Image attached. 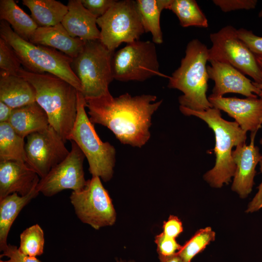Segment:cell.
Instances as JSON below:
<instances>
[{
  "label": "cell",
  "instance_id": "1",
  "mask_svg": "<svg viewBox=\"0 0 262 262\" xmlns=\"http://www.w3.org/2000/svg\"><path fill=\"white\" fill-rule=\"evenodd\" d=\"M156 99L155 95L127 93L114 98L109 93L85 100L93 124L107 127L123 144L141 147L150 137L152 116L163 102Z\"/></svg>",
  "mask_w": 262,
  "mask_h": 262
},
{
  "label": "cell",
  "instance_id": "2",
  "mask_svg": "<svg viewBox=\"0 0 262 262\" xmlns=\"http://www.w3.org/2000/svg\"><path fill=\"white\" fill-rule=\"evenodd\" d=\"M17 75L33 86L36 102L46 113L49 125L65 142L69 140L77 117L78 90L49 73H34L21 67Z\"/></svg>",
  "mask_w": 262,
  "mask_h": 262
},
{
  "label": "cell",
  "instance_id": "3",
  "mask_svg": "<svg viewBox=\"0 0 262 262\" xmlns=\"http://www.w3.org/2000/svg\"><path fill=\"white\" fill-rule=\"evenodd\" d=\"M179 109L185 115L194 116L204 121L214 132L215 164L204 174V180L211 186L216 188L228 184L233 177L236 169L232 156V148L246 143L247 132L235 121L224 119L220 111L215 108L203 111H194L181 106Z\"/></svg>",
  "mask_w": 262,
  "mask_h": 262
},
{
  "label": "cell",
  "instance_id": "4",
  "mask_svg": "<svg viewBox=\"0 0 262 262\" xmlns=\"http://www.w3.org/2000/svg\"><path fill=\"white\" fill-rule=\"evenodd\" d=\"M208 50L198 39L190 41L180 66L169 76L168 87L183 93L178 98L180 106L196 111L213 108L207 97Z\"/></svg>",
  "mask_w": 262,
  "mask_h": 262
},
{
  "label": "cell",
  "instance_id": "5",
  "mask_svg": "<svg viewBox=\"0 0 262 262\" xmlns=\"http://www.w3.org/2000/svg\"><path fill=\"white\" fill-rule=\"evenodd\" d=\"M0 37L11 46L27 71L52 74L82 92L81 82L71 68L72 58L54 49L33 44L22 39L4 20L0 22Z\"/></svg>",
  "mask_w": 262,
  "mask_h": 262
},
{
  "label": "cell",
  "instance_id": "6",
  "mask_svg": "<svg viewBox=\"0 0 262 262\" xmlns=\"http://www.w3.org/2000/svg\"><path fill=\"white\" fill-rule=\"evenodd\" d=\"M85 107V98L78 91L77 117L69 140L74 141L84 154L92 177H98L106 182L113 175L116 150L110 143L100 139L86 114Z\"/></svg>",
  "mask_w": 262,
  "mask_h": 262
},
{
  "label": "cell",
  "instance_id": "7",
  "mask_svg": "<svg viewBox=\"0 0 262 262\" xmlns=\"http://www.w3.org/2000/svg\"><path fill=\"white\" fill-rule=\"evenodd\" d=\"M109 50L100 40L85 41L83 49L72 59L71 68L82 86L85 99L110 93L109 85L114 79Z\"/></svg>",
  "mask_w": 262,
  "mask_h": 262
},
{
  "label": "cell",
  "instance_id": "8",
  "mask_svg": "<svg viewBox=\"0 0 262 262\" xmlns=\"http://www.w3.org/2000/svg\"><path fill=\"white\" fill-rule=\"evenodd\" d=\"M114 79L121 82H142L158 75L169 78L159 71L155 43L135 41L115 51L112 59Z\"/></svg>",
  "mask_w": 262,
  "mask_h": 262
},
{
  "label": "cell",
  "instance_id": "9",
  "mask_svg": "<svg viewBox=\"0 0 262 262\" xmlns=\"http://www.w3.org/2000/svg\"><path fill=\"white\" fill-rule=\"evenodd\" d=\"M97 23L100 28V41L112 52L122 43L138 40L145 33L132 0H116Z\"/></svg>",
  "mask_w": 262,
  "mask_h": 262
},
{
  "label": "cell",
  "instance_id": "10",
  "mask_svg": "<svg viewBox=\"0 0 262 262\" xmlns=\"http://www.w3.org/2000/svg\"><path fill=\"white\" fill-rule=\"evenodd\" d=\"M69 198L76 215L82 223L96 229L115 223L116 213L112 199L98 177H92L82 190L72 191Z\"/></svg>",
  "mask_w": 262,
  "mask_h": 262
},
{
  "label": "cell",
  "instance_id": "11",
  "mask_svg": "<svg viewBox=\"0 0 262 262\" xmlns=\"http://www.w3.org/2000/svg\"><path fill=\"white\" fill-rule=\"evenodd\" d=\"M237 30L227 25L210 34L212 46L208 50V61L228 63L259 83L262 74L256 56L239 38Z\"/></svg>",
  "mask_w": 262,
  "mask_h": 262
},
{
  "label": "cell",
  "instance_id": "12",
  "mask_svg": "<svg viewBox=\"0 0 262 262\" xmlns=\"http://www.w3.org/2000/svg\"><path fill=\"white\" fill-rule=\"evenodd\" d=\"M26 138L25 163L40 178L63 161L69 153L65 146L66 142L50 125L43 130L29 134Z\"/></svg>",
  "mask_w": 262,
  "mask_h": 262
},
{
  "label": "cell",
  "instance_id": "13",
  "mask_svg": "<svg viewBox=\"0 0 262 262\" xmlns=\"http://www.w3.org/2000/svg\"><path fill=\"white\" fill-rule=\"evenodd\" d=\"M67 157L41 178L36 188L39 193L50 197L66 189L79 191L85 186L83 161L85 156L78 145L71 141Z\"/></svg>",
  "mask_w": 262,
  "mask_h": 262
},
{
  "label": "cell",
  "instance_id": "14",
  "mask_svg": "<svg viewBox=\"0 0 262 262\" xmlns=\"http://www.w3.org/2000/svg\"><path fill=\"white\" fill-rule=\"evenodd\" d=\"M213 107L226 113L245 131L257 132L262 126V98L208 97Z\"/></svg>",
  "mask_w": 262,
  "mask_h": 262
},
{
  "label": "cell",
  "instance_id": "15",
  "mask_svg": "<svg viewBox=\"0 0 262 262\" xmlns=\"http://www.w3.org/2000/svg\"><path fill=\"white\" fill-rule=\"evenodd\" d=\"M207 66L209 79L214 82L212 95L223 97L227 93H236L246 98H258L259 89L245 74L226 62L210 61Z\"/></svg>",
  "mask_w": 262,
  "mask_h": 262
},
{
  "label": "cell",
  "instance_id": "16",
  "mask_svg": "<svg viewBox=\"0 0 262 262\" xmlns=\"http://www.w3.org/2000/svg\"><path fill=\"white\" fill-rule=\"evenodd\" d=\"M257 132H251L249 145H239L232 152L236 169L231 190L241 198L246 197L251 192L256 173V167L262 158L259 148L254 143Z\"/></svg>",
  "mask_w": 262,
  "mask_h": 262
},
{
  "label": "cell",
  "instance_id": "17",
  "mask_svg": "<svg viewBox=\"0 0 262 262\" xmlns=\"http://www.w3.org/2000/svg\"><path fill=\"white\" fill-rule=\"evenodd\" d=\"M38 177L25 162H0V199L13 193L28 195L37 187Z\"/></svg>",
  "mask_w": 262,
  "mask_h": 262
},
{
  "label": "cell",
  "instance_id": "18",
  "mask_svg": "<svg viewBox=\"0 0 262 262\" xmlns=\"http://www.w3.org/2000/svg\"><path fill=\"white\" fill-rule=\"evenodd\" d=\"M67 6L68 11L61 24L69 34L84 41L100 40L97 18L83 6L81 0H69Z\"/></svg>",
  "mask_w": 262,
  "mask_h": 262
},
{
  "label": "cell",
  "instance_id": "19",
  "mask_svg": "<svg viewBox=\"0 0 262 262\" xmlns=\"http://www.w3.org/2000/svg\"><path fill=\"white\" fill-rule=\"evenodd\" d=\"M29 42L54 49L72 59L81 52L85 43L79 38L71 37L61 23L38 27Z\"/></svg>",
  "mask_w": 262,
  "mask_h": 262
},
{
  "label": "cell",
  "instance_id": "20",
  "mask_svg": "<svg viewBox=\"0 0 262 262\" xmlns=\"http://www.w3.org/2000/svg\"><path fill=\"white\" fill-rule=\"evenodd\" d=\"M0 101L14 109L36 102L33 86L19 76L0 74Z\"/></svg>",
  "mask_w": 262,
  "mask_h": 262
},
{
  "label": "cell",
  "instance_id": "21",
  "mask_svg": "<svg viewBox=\"0 0 262 262\" xmlns=\"http://www.w3.org/2000/svg\"><path fill=\"white\" fill-rule=\"evenodd\" d=\"M8 122L24 138L49 126L46 113L36 102L13 109Z\"/></svg>",
  "mask_w": 262,
  "mask_h": 262
},
{
  "label": "cell",
  "instance_id": "22",
  "mask_svg": "<svg viewBox=\"0 0 262 262\" xmlns=\"http://www.w3.org/2000/svg\"><path fill=\"white\" fill-rule=\"evenodd\" d=\"M36 187L28 195L21 196L13 193L0 199V250L8 246V233L22 209L39 194Z\"/></svg>",
  "mask_w": 262,
  "mask_h": 262
},
{
  "label": "cell",
  "instance_id": "23",
  "mask_svg": "<svg viewBox=\"0 0 262 262\" xmlns=\"http://www.w3.org/2000/svg\"><path fill=\"white\" fill-rule=\"evenodd\" d=\"M171 0H134L136 10L145 33L150 32L152 42L161 44L163 36L160 26V16L164 9H167Z\"/></svg>",
  "mask_w": 262,
  "mask_h": 262
},
{
  "label": "cell",
  "instance_id": "24",
  "mask_svg": "<svg viewBox=\"0 0 262 262\" xmlns=\"http://www.w3.org/2000/svg\"><path fill=\"white\" fill-rule=\"evenodd\" d=\"M31 12V17L38 27L53 26L61 23L68 7L55 0H23Z\"/></svg>",
  "mask_w": 262,
  "mask_h": 262
},
{
  "label": "cell",
  "instance_id": "25",
  "mask_svg": "<svg viewBox=\"0 0 262 262\" xmlns=\"http://www.w3.org/2000/svg\"><path fill=\"white\" fill-rule=\"evenodd\" d=\"M0 19L6 21L16 33L28 41L38 27L14 0H0Z\"/></svg>",
  "mask_w": 262,
  "mask_h": 262
},
{
  "label": "cell",
  "instance_id": "26",
  "mask_svg": "<svg viewBox=\"0 0 262 262\" xmlns=\"http://www.w3.org/2000/svg\"><path fill=\"white\" fill-rule=\"evenodd\" d=\"M25 144L8 122L0 123V162H26Z\"/></svg>",
  "mask_w": 262,
  "mask_h": 262
},
{
  "label": "cell",
  "instance_id": "27",
  "mask_svg": "<svg viewBox=\"0 0 262 262\" xmlns=\"http://www.w3.org/2000/svg\"><path fill=\"white\" fill-rule=\"evenodd\" d=\"M167 9L176 15L182 27L209 26L206 16L195 0H171Z\"/></svg>",
  "mask_w": 262,
  "mask_h": 262
},
{
  "label": "cell",
  "instance_id": "28",
  "mask_svg": "<svg viewBox=\"0 0 262 262\" xmlns=\"http://www.w3.org/2000/svg\"><path fill=\"white\" fill-rule=\"evenodd\" d=\"M215 238V233L211 227L201 229L182 246L177 254L184 262H191Z\"/></svg>",
  "mask_w": 262,
  "mask_h": 262
},
{
  "label": "cell",
  "instance_id": "29",
  "mask_svg": "<svg viewBox=\"0 0 262 262\" xmlns=\"http://www.w3.org/2000/svg\"><path fill=\"white\" fill-rule=\"evenodd\" d=\"M44 245V231L37 224L27 228L20 235L18 249L26 255L36 257L42 255Z\"/></svg>",
  "mask_w": 262,
  "mask_h": 262
},
{
  "label": "cell",
  "instance_id": "30",
  "mask_svg": "<svg viewBox=\"0 0 262 262\" xmlns=\"http://www.w3.org/2000/svg\"><path fill=\"white\" fill-rule=\"evenodd\" d=\"M21 65L13 48L0 37V74L18 76Z\"/></svg>",
  "mask_w": 262,
  "mask_h": 262
},
{
  "label": "cell",
  "instance_id": "31",
  "mask_svg": "<svg viewBox=\"0 0 262 262\" xmlns=\"http://www.w3.org/2000/svg\"><path fill=\"white\" fill-rule=\"evenodd\" d=\"M159 259L172 256L180 251L182 246L176 239L166 236L163 232L155 237Z\"/></svg>",
  "mask_w": 262,
  "mask_h": 262
},
{
  "label": "cell",
  "instance_id": "32",
  "mask_svg": "<svg viewBox=\"0 0 262 262\" xmlns=\"http://www.w3.org/2000/svg\"><path fill=\"white\" fill-rule=\"evenodd\" d=\"M239 38L256 56L262 58V37L255 35L252 31L244 28L237 29Z\"/></svg>",
  "mask_w": 262,
  "mask_h": 262
},
{
  "label": "cell",
  "instance_id": "33",
  "mask_svg": "<svg viewBox=\"0 0 262 262\" xmlns=\"http://www.w3.org/2000/svg\"><path fill=\"white\" fill-rule=\"evenodd\" d=\"M213 3L224 12L237 10H251L257 5V0H213Z\"/></svg>",
  "mask_w": 262,
  "mask_h": 262
},
{
  "label": "cell",
  "instance_id": "34",
  "mask_svg": "<svg viewBox=\"0 0 262 262\" xmlns=\"http://www.w3.org/2000/svg\"><path fill=\"white\" fill-rule=\"evenodd\" d=\"M83 6L95 17L103 16L114 4L115 0H81Z\"/></svg>",
  "mask_w": 262,
  "mask_h": 262
},
{
  "label": "cell",
  "instance_id": "35",
  "mask_svg": "<svg viewBox=\"0 0 262 262\" xmlns=\"http://www.w3.org/2000/svg\"><path fill=\"white\" fill-rule=\"evenodd\" d=\"M6 256L8 260L0 262H42L35 257H31L20 252L16 246L8 244L6 249L2 251L0 258Z\"/></svg>",
  "mask_w": 262,
  "mask_h": 262
},
{
  "label": "cell",
  "instance_id": "36",
  "mask_svg": "<svg viewBox=\"0 0 262 262\" xmlns=\"http://www.w3.org/2000/svg\"><path fill=\"white\" fill-rule=\"evenodd\" d=\"M163 229L166 236L176 239L183 231L182 224L177 216L171 215L164 222Z\"/></svg>",
  "mask_w": 262,
  "mask_h": 262
},
{
  "label": "cell",
  "instance_id": "37",
  "mask_svg": "<svg viewBox=\"0 0 262 262\" xmlns=\"http://www.w3.org/2000/svg\"><path fill=\"white\" fill-rule=\"evenodd\" d=\"M260 169L262 174V158L259 162ZM258 192L249 203L246 210V213H251L256 212L262 208V180L258 187Z\"/></svg>",
  "mask_w": 262,
  "mask_h": 262
},
{
  "label": "cell",
  "instance_id": "38",
  "mask_svg": "<svg viewBox=\"0 0 262 262\" xmlns=\"http://www.w3.org/2000/svg\"><path fill=\"white\" fill-rule=\"evenodd\" d=\"M13 109L0 101V123L8 122Z\"/></svg>",
  "mask_w": 262,
  "mask_h": 262
},
{
  "label": "cell",
  "instance_id": "39",
  "mask_svg": "<svg viewBox=\"0 0 262 262\" xmlns=\"http://www.w3.org/2000/svg\"><path fill=\"white\" fill-rule=\"evenodd\" d=\"M159 260L160 262H184L178 254L171 257L161 258Z\"/></svg>",
  "mask_w": 262,
  "mask_h": 262
},
{
  "label": "cell",
  "instance_id": "40",
  "mask_svg": "<svg viewBox=\"0 0 262 262\" xmlns=\"http://www.w3.org/2000/svg\"><path fill=\"white\" fill-rule=\"evenodd\" d=\"M256 57L257 61L259 64V65L260 67V68L262 71V58L260 57H256ZM253 83L260 90V93L258 96L260 98H262V79L260 83H257L253 82Z\"/></svg>",
  "mask_w": 262,
  "mask_h": 262
},
{
  "label": "cell",
  "instance_id": "41",
  "mask_svg": "<svg viewBox=\"0 0 262 262\" xmlns=\"http://www.w3.org/2000/svg\"><path fill=\"white\" fill-rule=\"evenodd\" d=\"M116 262H125L124 261L122 260H116ZM128 262H134V261H129Z\"/></svg>",
  "mask_w": 262,
  "mask_h": 262
},
{
  "label": "cell",
  "instance_id": "42",
  "mask_svg": "<svg viewBox=\"0 0 262 262\" xmlns=\"http://www.w3.org/2000/svg\"><path fill=\"white\" fill-rule=\"evenodd\" d=\"M259 17H262V9L261 11L259 13Z\"/></svg>",
  "mask_w": 262,
  "mask_h": 262
},
{
  "label": "cell",
  "instance_id": "43",
  "mask_svg": "<svg viewBox=\"0 0 262 262\" xmlns=\"http://www.w3.org/2000/svg\"><path fill=\"white\" fill-rule=\"evenodd\" d=\"M260 144L262 145V138L260 140Z\"/></svg>",
  "mask_w": 262,
  "mask_h": 262
}]
</instances>
